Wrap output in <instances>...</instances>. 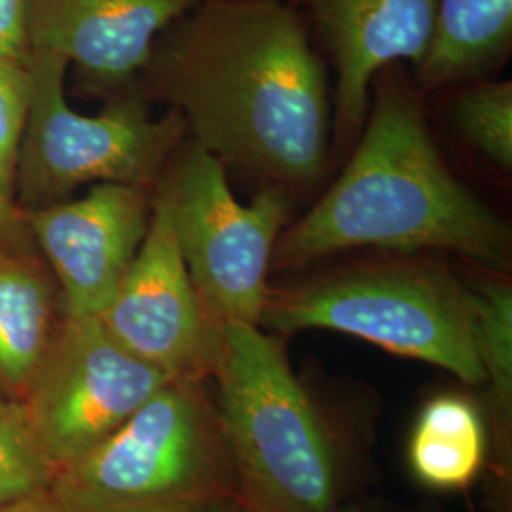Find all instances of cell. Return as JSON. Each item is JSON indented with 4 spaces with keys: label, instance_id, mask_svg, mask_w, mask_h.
I'll return each instance as SVG.
<instances>
[{
    "label": "cell",
    "instance_id": "6da1fadb",
    "mask_svg": "<svg viewBox=\"0 0 512 512\" xmlns=\"http://www.w3.org/2000/svg\"><path fill=\"white\" fill-rule=\"evenodd\" d=\"M135 90L224 167L285 192L329 160V76L283 0H202L158 37Z\"/></svg>",
    "mask_w": 512,
    "mask_h": 512
},
{
    "label": "cell",
    "instance_id": "7a4b0ae2",
    "mask_svg": "<svg viewBox=\"0 0 512 512\" xmlns=\"http://www.w3.org/2000/svg\"><path fill=\"white\" fill-rule=\"evenodd\" d=\"M361 141L329 192L275 241L272 268H300L357 247L450 251L490 272L511 260V230L440 158L403 71L374 78Z\"/></svg>",
    "mask_w": 512,
    "mask_h": 512
},
{
    "label": "cell",
    "instance_id": "3957f363",
    "mask_svg": "<svg viewBox=\"0 0 512 512\" xmlns=\"http://www.w3.org/2000/svg\"><path fill=\"white\" fill-rule=\"evenodd\" d=\"M211 378L239 497L256 512H338L348 501L346 456L281 338L222 325Z\"/></svg>",
    "mask_w": 512,
    "mask_h": 512
},
{
    "label": "cell",
    "instance_id": "277c9868",
    "mask_svg": "<svg viewBox=\"0 0 512 512\" xmlns=\"http://www.w3.org/2000/svg\"><path fill=\"white\" fill-rule=\"evenodd\" d=\"M50 494L65 512H198L238 494L215 399L203 380H167Z\"/></svg>",
    "mask_w": 512,
    "mask_h": 512
},
{
    "label": "cell",
    "instance_id": "5b68a950",
    "mask_svg": "<svg viewBox=\"0 0 512 512\" xmlns=\"http://www.w3.org/2000/svg\"><path fill=\"white\" fill-rule=\"evenodd\" d=\"M258 327L334 330L482 387L467 283L427 260L366 264L268 289Z\"/></svg>",
    "mask_w": 512,
    "mask_h": 512
},
{
    "label": "cell",
    "instance_id": "8992f818",
    "mask_svg": "<svg viewBox=\"0 0 512 512\" xmlns=\"http://www.w3.org/2000/svg\"><path fill=\"white\" fill-rule=\"evenodd\" d=\"M25 63L29 109L14 177L19 211L67 202L93 184L154 188L188 139L181 114L152 118L137 90L112 97L99 114H80L67 101L63 57L29 50Z\"/></svg>",
    "mask_w": 512,
    "mask_h": 512
},
{
    "label": "cell",
    "instance_id": "52a82bcc",
    "mask_svg": "<svg viewBox=\"0 0 512 512\" xmlns=\"http://www.w3.org/2000/svg\"><path fill=\"white\" fill-rule=\"evenodd\" d=\"M154 194L164 200L184 266L209 319L258 325L279 234L289 226L291 194L262 186L239 203L226 167L186 139L165 167Z\"/></svg>",
    "mask_w": 512,
    "mask_h": 512
},
{
    "label": "cell",
    "instance_id": "ba28073f",
    "mask_svg": "<svg viewBox=\"0 0 512 512\" xmlns=\"http://www.w3.org/2000/svg\"><path fill=\"white\" fill-rule=\"evenodd\" d=\"M167 380L122 348L97 315H63L19 404L59 473L107 439Z\"/></svg>",
    "mask_w": 512,
    "mask_h": 512
},
{
    "label": "cell",
    "instance_id": "9c48e42d",
    "mask_svg": "<svg viewBox=\"0 0 512 512\" xmlns=\"http://www.w3.org/2000/svg\"><path fill=\"white\" fill-rule=\"evenodd\" d=\"M97 317L122 348L167 378H211L220 327L203 310L169 211L154 192L147 236Z\"/></svg>",
    "mask_w": 512,
    "mask_h": 512
},
{
    "label": "cell",
    "instance_id": "30bf717a",
    "mask_svg": "<svg viewBox=\"0 0 512 512\" xmlns=\"http://www.w3.org/2000/svg\"><path fill=\"white\" fill-rule=\"evenodd\" d=\"M154 188L93 184L67 202L19 211L46 262L65 317L97 315L116 293L147 236Z\"/></svg>",
    "mask_w": 512,
    "mask_h": 512
},
{
    "label": "cell",
    "instance_id": "8fae6325",
    "mask_svg": "<svg viewBox=\"0 0 512 512\" xmlns=\"http://www.w3.org/2000/svg\"><path fill=\"white\" fill-rule=\"evenodd\" d=\"M200 2L25 0V46L63 57L88 92L112 99L135 90L158 37Z\"/></svg>",
    "mask_w": 512,
    "mask_h": 512
},
{
    "label": "cell",
    "instance_id": "7c38bea8",
    "mask_svg": "<svg viewBox=\"0 0 512 512\" xmlns=\"http://www.w3.org/2000/svg\"><path fill=\"white\" fill-rule=\"evenodd\" d=\"M334 71V129L346 145L365 126L370 86L397 61L418 67L437 0H308Z\"/></svg>",
    "mask_w": 512,
    "mask_h": 512
},
{
    "label": "cell",
    "instance_id": "4fadbf2b",
    "mask_svg": "<svg viewBox=\"0 0 512 512\" xmlns=\"http://www.w3.org/2000/svg\"><path fill=\"white\" fill-rule=\"evenodd\" d=\"M61 298L37 249L0 255V389L19 403L61 325Z\"/></svg>",
    "mask_w": 512,
    "mask_h": 512
},
{
    "label": "cell",
    "instance_id": "5bb4252c",
    "mask_svg": "<svg viewBox=\"0 0 512 512\" xmlns=\"http://www.w3.org/2000/svg\"><path fill=\"white\" fill-rule=\"evenodd\" d=\"M488 459L484 412L461 393L431 397L418 414L408 444L414 476L433 490H461L475 482Z\"/></svg>",
    "mask_w": 512,
    "mask_h": 512
},
{
    "label": "cell",
    "instance_id": "9a60e30c",
    "mask_svg": "<svg viewBox=\"0 0 512 512\" xmlns=\"http://www.w3.org/2000/svg\"><path fill=\"white\" fill-rule=\"evenodd\" d=\"M512 38V0H439L418 69L423 90L482 73Z\"/></svg>",
    "mask_w": 512,
    "mask_h": 512
},
{
    "label": "cell",
    "instance_id": "2e32d148",
    "mask_svg": "<svg viewBox=\"0 0 512 512\" xmlns=\"http://www.w3.org/2000/svg\"><path fill=\"white\" fill-rule=\"evenodd\" d=\"M473 304V332L482 366L484 410L488 429V459L509 486L512 429V289L505 279L467 283Z\"/></svg>",
    "mask_w": 512,
    "mask_h": 512
},
{
    "label": "cell",
    "instance_id": "e0dca14e",
    "mask_svg": "<svg viewBox=\"0 0 512 512\" xmlns=\"http://www.w3.org/2000/svg\"><path fill=\"white\" fill-rule=\"evenodd\" d=\"M55 476L57 469L14 401L0 414V507L50 494Z\"/></svg>",
    "mask_w": 512,
    "mask_h": 512
},
{
    "label": "cell",
    "instance_id": "ac0fdd59",
    "mask_svg": "<svg viewBox=\"0 0 512 512\" xmlns=\"http://www.w3.org/2000/svg\"><path fill=\"white\" fill-rule=\"evenodd\" d=\"M459 131L492 164L512 165V84L492 82L473 86L459 95L454 105Z\"/></svg>",
    "mask_w": 512,
    "mask_h": 512
},
{
    "label": "cell",
    "instance_id": "d6986e66",
    "mask_svg": "<svg viewBox=\"0 0 512 512\" xmlns=\"http://www.w3.org/2000/svg\"><path fill=\"white\" fill-rule=\"evenodd\" d=\"M29 109V71L25 59L0 55V196L14 202L19 145Z\"/></svg>",
    "mask_w": 512,
    "mask_h": 512
},
{
    "label": "cell",
    "instance_id": "ffe728a7",
    "mask_svg": "<svg viewBox=\"0 0 512 512\" xmlns=\"http://www.w3.org/2000/svg\"><path fill=\"white\" fill-rule=\"evenodd\" d=\"M0 55L25 59V0H0Z\"/></svg>",
    "mask_w": 512,
    "mask_h": 512
},
{
    "label": "cell",
    "instance_id": "44dd1931",
    "mask_svg": "<svg viewBox=\"0 0 512 512\" xmlns=\"http://www.w3.org/2000/svg\"><path fill=\"white\" fill-rule=\"evenodd\" d=\"M37 249L29 236L16 203L0 196V255Z\"/></svg>",
    "mask_w": 512,
    "mask_h": 512
},
{
    "label": "cell",
    "instance_id": "7402d4cb",
    "mask_svg": "<svg viewBox=\"0 0 512 512\" xmlns=\"http://www.w3.org/2000/svg\"><path fill=\"white\" fill-rule=\"evenodd\" d=\"M338 512H427L421 509H412V507H403L397 503H391L387 499H380V497H366V499H355L351 501L348 499Z\"/></svg>",
    "mask_w": 512,
    "mask_h": 512
},
{
    "label": "cell",
    "instance_id": "603a6c76",
    "mask_svg": "<svg viewBox=\"0 0 512 512\" xmlns=\"http://www.w3.org/2000/svg\"><path fill=\"white\" fill-rule=\"evenodd\" d=\"M0 512H65L61 509V505L55 501L52 494L38 495L31 497L25 501L18 503H10V505H2Z\"/></svg>",
    "mask_w": 512,
    "mask_h": 512
},
{
    "label": "cell",
    "instance_id": "cb8c5ba5",
    "mask_svg": "<svg viewBox=\"0 0 512 512\" xmlns=\"http://www.w3.org/2000/svg\"><path fill=\"white\" fill-rule=\"evenodd\" d=\"M198 512H256L253 507H249L239 495L234 497H226L220 499L217 503H211L207 507H203L202 511Z\"/></svg>",
    "mask_w": 512,
    "mask_h": 512
},
{
    "label": "cell",
    "instance_id": "d4e9b609",
    "mask_svg": "<svg viewBox=\"0 0 512 512\" xmlns=\"http://www.w3.org/2000/svg\"><path fill=\"white\" fill-rule=\"evenodd\" d=\"M12 403H14V401H12V399H10V397L0 389V414H2V412H4V410H6V408H8Z\"/></svg>",
    "mask_w": 512,
    "mask_h": 512
}]
</instances>
